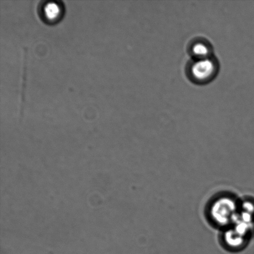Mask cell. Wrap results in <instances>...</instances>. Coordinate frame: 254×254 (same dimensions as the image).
<instances>
[{
	"label": "cell",
	"instance_id": "cell-1",
	"mask_svg": "<svg viewBox=\"0 0 254 254\" xmlns=\"http://www.w3.org/2000/svg\"><path fill=\"white\" fill-rule=\"evenodd\" d=\"M217 71V65L210 57L206 59H194L189 68V74L194 81L199 83H205L213 78Z\"/></svg>",
	"mask_w": 254,
	"mask_h": 254
},
{
	"label": "cell",
	"instance_id": "cell-2",
	"mask_svg": "<svg viewBox=\"0 0 254 254\" xmlns=\"http://www.w3.org/2000/svg\"><path fill=\"white\" fill-rule=\"evenodd\" d=\"M61 14V7L56 2H48L42 7V14L45 19L54 21L58 19Z\"/></svg>",
	"mask_w": 254,
	"mask_h": 254
},
{
	"label": "cell",
	"instance_id": "cell-3",
	"mask_svg": "<svg viewBox=\"0 0 254 254\" xmlns=\"http://www.w3.org/2000/svg\"><path fill=\"white\" fill-rule=\"evenodd\" d=\"M194 59H201L208 58L210 55V49L208 46L203 42H196L191 48Z\"/></svg>",
	"mask_w": 254,
	"mask_h": 254
}]
</instances>
